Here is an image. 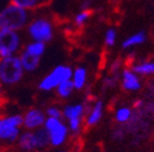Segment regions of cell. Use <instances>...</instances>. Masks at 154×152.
<instances>
[{
	"label": "cell",
	"mask_w": 154,
	"mask_h": 152,
	"mask_svg": "<svg viewBox=\"0 0 154 152\" xmlns=\"http://www.w3.org/2000/svg\"><path fill=\"white\" fill-rule=\"evenodd\" d=\"M105 42L108 46H112L116 42V33L113 30H108L105 36Z\"/></svg>",
	"instance_id": "cell-23"
},
{
	"label": "cell",
	"mask_w": 154,
	"mask_h": 152,
	"mask_svg": "<svg viewBox=\"0 0 154 152\" xmlns=\"http://www.w3.org/2000/svg\"><path fill=\"white\" fill-rule=\"evenodd\" d=\"M122 86L126 90H137L140 88V82L137 76L131 70L123 72V82Z\"/></svg>",
	"instance_id": "cell-16"
},
{
	"label": "cell",
	"mask_w": 154,
	"mask_h": 152,
	"mask_svg": "<svg viewBox=\"0 0 154 152\" xmlns=\"http://www.w3.org/2000/svg\"><path fill=\"white\" fill-rule=\"evenodd\" d=\"M0 152H12V151H11V149H0Z\"/></svg>",
	"instance_id": "cell-27"
},
{
	"label": "cell",
	"mask_w": 154,
	"mask_h": 152,
	"mask_svg": "<svg viewBox=\"0 0 154 152\" xmlns=\"http://www.w3.org/2000/svg\"><path fill=\"white\" fill-rule=\"evenodd\" d=\"M90 0H85L84 2L82 3V5H80V7H82V10H90L89 9V5H90Z\"/></svg>",
	"instance_id": "cell-25"
},
{
	"label": "cell",
	"mask_w": 154,
	"mask_h": 152,
	"mask_svg": "<svg viewBox=\"0 0 154 152\" xmlns=\"http://www.w3.org/2000/svg\"><path fill=\"white\" fill-rule=\"evenodd\" d=\"M74 90H75V88H74V86H73L72 81H71V79H70V80L63 81L62 83L59 84L54 92L56 93V96H57L58 99L66 100L72 96Z\"/></svg>",
	"instance_id": "cell-17"
},
{
	"label": "cell",
	"mask_w": 154,
	"mask_h": 152,
	"mask_svg": "<svg viewBox=\"0 0 154 152\" xmlns=\"http://www.w3.org/2000/svg\"><path fill=\"white\" fill-rule=\"evenodd\" d=\"M43 129L48 137V144L51 148H61L70 137V130L63 118H46Z\"/></svg>",
	"instance_id": "cell-7"
},
{
	"label": "cell",
	"mask_w": 154,
	"mask_h": 152,
	"mask_svg": "<svg viewBox=\"0 0 154 152\" xmlns=\"http://www.w3.org/2000/svg\"><path fill=\"white\" fill-rule=\"evenodd\" d=\"M24 68L19 55L0 57V82L7 87H14L22 83L25 78Z\"/></svg>",
	"instance_id": "cell-4"
},
{
	"label": "cell",
	"mask_w": 154,
	"mask_h": 152,
	"mask_svg": "<svg viewBox=\"0 0 154 152\" xmlns=\"http://www.w3.org/2000/svg\"><path fill=\"white\" fill-rule=\"evenodd\" d=\"M23 116V129L24 130H38L44 127L46 121V115L44 109L40 107H31L27 109Z\"/></svg>",
	"instance_id": "cell-9"
},
{
	"label": "cell",
	"mask_w": 154,
	"mask_h": 152,
	"mask_svg": "<svg viewBox=\"0 0 154 152\" xmlns=\"http://www.w3.org/2000/svg\"><path fill=\"white\" fill-rule=\"evenodd\" d=\"M32 13L10 3L0 10V29L23 32L31 18Z\"/></svg>",
	"instance_id": "cell-3"
},
{
	"label": "cell",
	"mask_w": 154,
	"mask_h": 152,
	"mask_svg": "<svg viewBox=\"0 0 154 152\" xmlns=\"http://www.w3.org/2000/svg\"><path fill=\"white\" fill-rule=\"evenodd\" d=\"M103 115V103L101 101L94 103V105L90 109H87L86 116H85V124L87 127L95 126L102 118Z\"/></svg>",
	"instance_id": "cell-13"
},
{
	"label": "cell",
	"mask_w": 154,
	"mask_h": 152,
	"mask_svg": "<svg viewBox=\"0 0 154 152\" xmlns=\"http://www.w3.org/2000/svg\"><path fill=\"white\" fill-rule=\"evenodd\" d=\"M57 152H69V151H66V150H59V151H57Z\"/></svg>",
	"instance_id": "cell-29"
},
{
	"label": "cell",
	"mask_w": 154,
	"mask_h": 152,
	"mask_svg": "<svg viewBox=\"0 0 154 152\" xmlns=\"http://www.w3.org/2000/svg\"><path fill=\"white\" fill-rule=\"evenodd\" d=\"M87 79H88V72L85 67L78 66L75 69H73L71 81H72L73 86L76 90L82 89L86 86Z\"/></svg>",
	"instance_id": "cell-15"
},
{
	"label": "cell",
	"mask_w": 154,
	"mask_h": 152,
	"mask_svg": "<svg viewBox=\"0 0 154 152\" xmlns=\"http://www.w3.org/2000/svg\"><path fill=\"white\" fill-rule=\"evenodd\" d=\"M46 44L41 43V42H34V40H29L26 42L23 46L22 51L29 55H32V57H43V55L46 52Z\"/></svg>",
	"instance_id": "cell-14"
},
{
	"label": "cell",
	"mask_w": 154,
	"mask_h": 152,
	"mask_svg": "<svg viewBox=\"0 0 154 152\" xmlns=\"http://www.w3.org/2000/svg\"><path fill=\"white\" fill-rule=\"evenodd\" d=\"M18 55L19 59H20V62H22L23 68H24L26 74H34V72H38V69L40 68L42 63L41 57H32V55L27 54L23 51H20Z\"/></svg>",
	"instance_id": "cell-12"
},
{
	"label": "cell",
	"mask_w": 154,
	"mask_h": 152,
	"mask_svg": "<svg viewBox=\"0 0 154 152\" xmlns=\"http://www.w3.org/2000/svg\"><path fill=\"white\" fill-rule=\"evenodd\" d=\"M24 44L25 39L22 32L0 29V57L19 54Z\"/></svg>",
	"instance_id": "cell-8"
},
{
	"label": "cell",
	"mask_w": 154,
	"mask_h": 152,
	"mask_svg": "<svg viewBox=\"0 0 154 152\" xmlns=\"http://www.w3.org/2000/svg\"><path fill=\"white\" fill-rule=\"evenodd\" d=\"M90 15H91V10H82L74 18L75 26L78 27V28L82 27L85 24H86L87 20L89 19Z\"/></svg>",
	"instance_id": "cell-20"
},
{
	"label": "cell",
	"mask_w": 154,
	"mask_h": 152,
	"mask_svg": "<svg viewBox=\"0 0 154 152\" xmlns=\"http://www.w3.org/2000/svg\"><path fill=\"white\" fill-rule=\"evenodd\" d=\"M9 1L10 3L27 10L30 13L38 12L51 2V0H9Z\"/></svg>",
	"instance_id": "cell-11"
},
{
	"label": "cell",
	"mask_w": 154,
	"mask_h": 152,
	"mask_svg": "<svg viewBox=\"0 0 154 152\" xmlns=\"http://www.w3.org/2000/svg\"><path fill=\"white\" fill-rule=\"evenodd\" d=\"M73 68L69 65L60 64L55 66L38 80L36 87L42 93H51L56 89L58 85L63 81L70 80L72 77Z\"/></svg>",
	"instance_id": "cell-6"
},
{
	"label": "cell",
	"mask_w": 154,
	"mask_h": 152,
	"mask_svg": "<svg viewBox=\"0 0 154 152\" xmlns=\"http://www.w3.org/2000/svg\"><path fill=\"white\" fill-rule=\"evenodd\" d=\"M133 70L140 75H152L154 74V63H141L136 65Z\"/></svg>",
	"instance_id": "cell-19"
},
{
	"label": "cell",
	"mask_w": 154,
	"mask_h": 152,
	"mask_svg": "<svg viewBox=\"0 0 154 152\" xmlns=\"http://www.w3.org/2000/svg\"><path fill=\"white\" fill-rule=\"evenodd\" d=\"M48 147V137L43 128L38 130L23 129L14 145L16 152L45 151Z\"/></svg>",
	"instance_id": "cell-5"
},
{
	"label": "cell",
	"mask_w": 154,
	"mask_h": 152,
	"mask_svg": "<svg viewBox=\"0 0 154 152\" xmlns=\"http://www.w3.org/2000/svg\"><path fill=\"white\" fill-rule=\"evenodd\" d=\"M119 67H120V63L119 62H115L112 65H111V72H117L119 69Z\"/></svg>",
	"instance_id": "cell-26"
},
{
	"label": "cell",
	"mask_w": 154,
	"mask_h": 152,
	"mask_svg": "<svg viewBox=\"0 0 154 152\" xmlns=\"http://www.w3.org/2000/svg\"><path fill=\"white\" fill-rule=\"evenodd\" d=\"M47 118H62V107L58 104H49L44 109Z\"/></svg>",
	"instance_id": "cell-18"
},
{
	"label": "cell",
	"mask_w": 154,
	"mask_h": 152,
	"mask_svg": "<svg viewBox=\"0 0 154 152\" xmlns=\"http://www.w3.org/2000/svg\"><path fill=\"white\" fill-rule=\"evenodd\" d=\"M34 152H46V151H34Z\"/></svg>",
	"instance_id": "cell-30"
},
{
	"label": "cell",
	"mask_w": 154,
	"mask_h": 152,
	"mask_svg": "<svg viewBox=\"0 0 154 152\" xmlns=\"http://www.w3.org/2000/svg\"><path fill=\"white\" fill-rule=\"evenodd\" d=\"M5 97V87L2 85V83L0 82V103L3 101Z\"/></svg>",
	"instance_id": "cell-24"
},
{
	"label": "cell",
	"mask_w": 154,
	"mask_h": 152,
	"mask_svg": "<svg viewBox=\"0 0 154 152\" xmlns=\"http://www.w3.org/2000/svg\"><path fill=\"white\" fill-rule=\"evenodd\" d=\"M146 39V36H144V33L140 32V33H137L133 35L132 37L128 38V39L125 40L124 43H123L122 47L123 48H128L131 46H134V45H138V44H141L144 42Z\"/></svg>",
	"instance_id": "cell-21"
},
{
	"label": "cell",
	"mask_w": 154,
	"mask_h": 152,
	"mask_svg": "<svg viewBox=\"0 0 154 152\" xmlns=\"http://www.w3.org/2000/svg\"><path fill=\"white\" fill-rule=\"evenodd\" d=\"M131 111L130 109H128V107H123V109H120L117 112V115H116V118H117V120L120 121V122H124V121L128 120V118L131 117Z\"/></svg>",
	"instance_id": "cell-22"
},
{
	"label": "cell",
	"mask_w": 154,
	"mask_h": 152,
	"mask_svg": "<svg viewBox=\"0 0 154 152\" xmlns=\"http://www.w3.org/2000/svg\"><path fill=\"white\" fill-rule=\"evenodd\" d=\"M22 130V113L0 114V149H11L14 147Z\"/></svg>",
	"instance_id": "cell-2"
},
{
	"label": "cell",
	"mask_w": 154,
	"mask_h": 152,
	"mask_svg": "<svg viewBox=\"0 0 154 152\" xmlns=\"http://www.w3.org/2000/svg\"><path fill=\"white\" fill-rule=\"evenodd\" d=\"M86 112L87 107L84 103H69V104H65L62 107V118L64 121L77 118L85 119Z\"/></svg>",
	"instance_id": "cell-10"
},
{
	"label": "cell",
	"mask_w": 154,
	"mask_h": 152,
	"mask_svg": "<svg viewBox=\"0 0 154 152\" xmlns=\"http://www.w3.org/2000/svg\"><path fill=\"white\" fill-rule=\"evenodd\" d=\"M24 31L29 40L41 42L47 45L55 37L56 26L51 17L43 13H36L35 15H31Z\"/></svg>",
	"instance_id": "cell-1"
},
{
	"label": "cell",
	"mask_w": 154,
	"mask_h": 152,
	"mask_svg": "<svg viewBox=\"0 0 154 152\" xmlns=\"http://www.w3.org/2000/svg\"><path fill=\"white\" fill-rule=\"evenodd\" d=\"M141 101H137V102H136V104H135V107H140V105H141Z\"/></svg>",
	"instance_id": "cell-28"
}]
</instances>
